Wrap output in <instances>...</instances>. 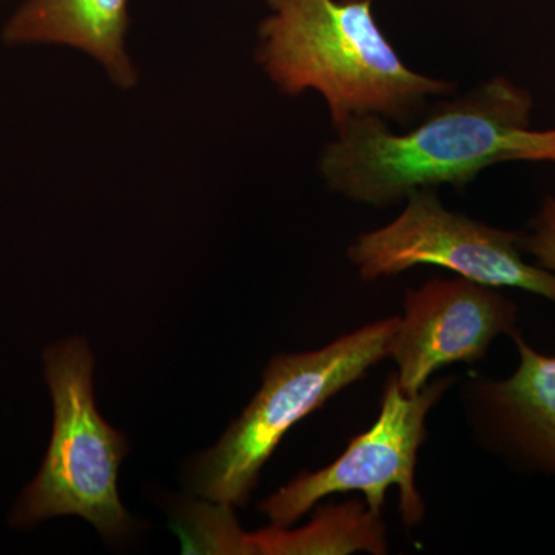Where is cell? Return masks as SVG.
I'll list each match as a JSON object with an SVG mask.
<instances>
[{"instance_id": "obj_6", "label": "cell", "mask_w": 555, "mask_h": 555, "mask_svg": "<svg viewBox=\"0 0 555 555\" xmlns=\"http://www.w3.org/2000/svg\"><path fill=\"white\" fill-rule=\"evenodd\" d=\"M454 383L452 377L436 379L415 396H408L397 374H390L377 422L371 429L353 437L331 465L317 473L299 474L278 489L259 505V511L273 526L288 528L327 495L361 492L369 509L383 516L386 492L390 486H398L403 525H422L426 506L415 483L416 460L426 438L427 414Z\"/></svg>"}, {"instance_id": "obj_1", "label": "cell", "mask_w": 555, "mask_h": 555, "mask_svg": "<svg viewBox=\"0 0 555 555\" xmlns=\"http://www.w3.org/2000/svg\"><path fill=\"white\" fill-rule=\"evenodd\" d=\"M532 108L528 90L496 76L438 104L404 133L379 116L347 120L334 130L318 167L332 192L389 207L416 190L465 185L495 164L550 160L555 129L532 130Z\"/></svg>"}, {"instance_id": "obj_2", "label": "cell", "mask_w": 555, "mask_h": 555, "mask_svg": "<svg viewBox=\"0 0 555 555\" xmlns=\"http://www.w3.org/2000/svg\"><path fill=\"white\" fill-rule=\"evenodd\" d=\"M257 60L278 90L317 91L332 129L374 115L409 127L433 98L449 96V80L416 73L401 60L377 20L372 0H266Z\"/></svg>"}, {"instance_id": "obj_7", "label": "cell", "mask_w": 555, "mask_h": 555, "mask_svg": "<svg viewBox=\"0 0 555 555\" xmlns=\"http://www.w3.org/2000/svg\"><path fill=\"white\" fill-rule=\"evenodd\" d=\"M518 308L499 288L436 278L408 288L389 343L401 389L415 396L441 367L483 360L500 335L518 331Z\"/></svg>"}, {"instance_id": "obj_8", "label": "cell", "mask_w": 555, "mask_h": 555, "mask_svg": "<svg viewBox=\"0 0 555 555\" xmlns=\"http://www.w3.org/2000/svg\"><path fill=\"white\" fill-rule=\"evenodd\" d=\"M518 364L509 377L470 375L465 406L481 448L511 469L555 477V356H545L520 331L511 337Z\"/></svg>"}, {"instance_id": "obj_10", "label": "cell", "mask_w": 555, "mask_h": 555, "mask_svg": "<svg viewBox=\"0 0 555 555\" xmlns=\"http://www.w3.org/2000/svg\"><path fill=\"white\" fill-rule=\"evenodd\" d=\"M247 554H387L386 524L366 502L349 500L321 507L305 528L273 526L246 534Z\"/></svg>"}, {"instance_id": "obj_4", "label": "cell", "mask_w": 555, "mask_h": 555, "mask_svg": "<svg viewBox=\"0 0 555 555\" xmlns=\"http://www.w3.org/2000/svg\"><path fill=\"white\" fill-rule=\"evenodd\" d=\"M46 375L54 423L38 476L11 514L20 528L57 516H79L104 537H120L131 521L118 494L126 437L104 422L93 397V357L87 343L69 338L47 349Z\"/></svg>"}, {"instance_id": "obj_11", "label": "cell", "mask_w": 555, "mask_h": 555, "mask_svg": "<svg viewBox=\"0 0 555 555\" xmlns=\"http://www.w3.org/2000/svg\"><path fill=\"white\" fill-rule=\"evenodd\" d=\"M520 247L537 266L555 273V196H546L528 232H521Z\"/></svg>"}, {"instance_id": "obj_12", "label": "cell", "mask_w": 555, "mask_h": 555, "mask_svg": "<svg viewBox=\"0 0 555 555\" xmlns=\"http://www.w3.org/2000/svg\"><path fill=\"white\" fill-rule=\"evenodd\" d=\"M550 163H554L555 164V152L553 153V156H551Z\"/></svg>"}, {"instance_id": "obj_3", "label": "cell", "mask_w": 555, "mask_h": 555, "mask_svg": "<svg viewBox=\"0 0 555 555\" xmlns=\"http://www.w3.org/2000/svg\"><path fill=\"white\" fill-rule=\"evenodd\" d=\"M397 323L398 317L385 318L323 349L273 358L246 411L217 447L201 456L193 491L218 505H244L287 430L389 356Z\"/></svg>"}, {"instance_id": "obj_9", "label": "cell", "mask_w": 555, "mask_h": 555, "mask_svg": "<svg viewBox=\"0 0 555 555\" xmlns=\"http://www.w3.org/2000/svg\"><path fill=\"white\" fill-rule=\"evenodd\" d=\"M129 0H27L3 28L10 46L54 43L93 57L120 87L138 82L126 49Z\"/></svg>"}, {"instance_id": "obj_5", "label": "cell", "mask_w": 555, "mask_h": 555, "mask_svg": "<svg viewBox=\"0 0 555 555\" xmlns=\"http://www.w3.org/2000/svg\"><path fill=\"white\" fill-rule=\"evenodd\" d=\"M521 232L449 210L436 189L416 190L392 222L361 233L347 259L366 283L436 266L495 288L513 287L555 305V273L524 258Z\"/></svg>"}, {"instance_id": "obj_13", "label": "cell", "mask_w": 555, "mask_h": 555, "mask_svg": "<svg viewBox=\"0 0 555 555\" xmlns=\"http://www.w3.org/2000/svg\"><path fill=\"white\" fill-rule=\"evenodd\" d=\"M347 2H358V0H347Z\"/></svg>"}]
</instances>
